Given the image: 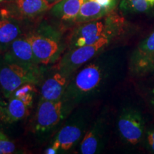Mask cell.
Segmentation results:
<instances>
[{"mask_svg": "<svg viewBox=\"0 0 154 154\" xmlns=\"http://www.w3.org/2000/svg\"><path fill=\"white\" fill-rule=\"evenodd\" d=\"M7 6L0 7V56L23 34V22Z\"/></svg>", "mask_w": 154, "mask_h": 154, "instance_id": "cell-10", "label": "cell"}, {"mask_svg": "<svg viewBox=\"0 0 154 154\" xmlns=\"http://www.w3.org/2000/svg\"><path fill=\"white\" fill-rule=\"evenodd\" d=\"M2 59L8 62L38 64L26 34H22L9 45L2 55Z\"/></svg>", "mask_w": 154, "mask_h": 154, "instance_id": "cell-13", "label": "cell"}, {"mask_svg": "<svg viewBox=\"0 0 154 154\" xmlns=\"http://www.w3.org/2000/svg\"><path fill=\"white\" fill-rule=\"evenodd\" d=\"M111 11L103 7L95 0H85L76 17V24L96 20L105 17Z\"/></svg>", "mask_w": 154, "mask_h": 154, "instance_id": "cell-16", "label": "cell"}, {"mask_svg": "<svg viewBox=\"0 0 154 154\" xmlns=\"http://www.w3.org/2000/svg\"><path fill=\"white\" fill-rule=\"evenodd\" d=\"M12 0H0V7H3V6L7 5L9 4Z\"/></svg>", "mask_w": 154, "mask_h": 154, "instance_id": "cell-25", "label": "cell"}, {"mask_svg": "<svg viewBox=\"0 0 154 154\" xmlns=\"http://www.w3.org/2000/svg\"><path fill=\"white\" fill-rule=\"evenodd\" d=\"M127 32L126 19L113 11L101 19L78 24L69 36L66 50L93 44L103 38H124Z\"/></svg>", "mask_w": 154, "mask_h": 154, "instance_id": "cell-2", "label": "cell"}, {"mask_svg": "<svg viewBox=\"0 0 154 154\" xmlns=\"http://www.w3.org/2000/svg\"><path fill=\"white\" fill-rule=\"evenodd\" d=\"M17 146L7 134L0 131V154L17 153Z\"/></svg>", "mask_w": 154, "mask_h": 154, "instance_id": "cell-22", "label": "cell"}, {"mask_svg": "<svg viewBox=\"0 0 154 154\" xmlns=\"http://www.w3.org/2000/svg\"><path fill=\"white\" fill-rule=\"evenodd\" d=\"M140 77H151L154 79V59L149 63Z\"/></svg>", "mask_w": 154, "mask_h": 154, "instance_id": "cell-24", "label": "cell"}, {"mask_svg": "<svg viewBox=\"0 0 154 154\" xmlns=\"http://www.w3.org/2000/svg\"><path fill=\"white\" fill-rule=\"evenodd\" d=\"M45 1H47V2L51 6V5H54V4H56L57 2H59L60 0H45Z\"/></svg>", "mask_w": 154, "mask_h": 154, "instance_id": "cell-27", "label": "cell"}, {"mask_svg": "<svg viewBox=\"0 0 154 154\" xmlns=\"http://www.w3.org/2000/svg\"><path fill=\"white\" fill-rule=\"evenodd\" d=\"M85 0H60L49 9L50 14L54 18L65 24L76 22L81 7Z\"/></svg>", "mask_w": 154, "mask_h": 154, "instance_id": "cell-15", "label": "cell"}, {"mask_svg": "<svg viewBox=\"0 0 154 154\" xmlns=\"http://www.w3.org/2000/svg\"><path fill=\"white\" fill-rule=\"evenodd\" d=\"M72 75L63 73L56 69L45 76L40 88L39 100L59 101L62 99Z\"/></svg>", "mask_w": 154, "mask_h": 154, "instance_id": "cell-12", "label": "cell"}, {"mask_svg": "<svg viewBox=\"0 0 154 154\" xmlns=\"http://www.w3.org/2000/svg\"><path fill=\"white\" fill-rule=\"evenodd\" d=\"M119 9L124 14H139L152 8L146 0H120Z\"/></svg>", "mask_w": 154, "mask_h": 154, "instance_id": "cell-18", "label": "cell"}, {"mask_svg": "<svg viewBox=\"0 0 154 154\" xmlns=\"http://www.w3.org/2000/svg\"><path fill=\"white\" fill-rule=\"evenodd\" d=\"M36 93V85L33 84H26L17 88L11 96H15L21 99L25 104L30 108L33 105V101Z\"/></svg>", "mask_w": 154, "mask_h": 154, "instance_id": "cell-19", "label": "cell"}, {"mask_svg": "<svg viewBox=\"0 0 154 154\" xmlns=\"http://www.w3.org/2000/svg\"><path fill=\"white\" fill-rule=\"evenodd\" d=\"M99 5L104 8L109 9V11H113L115 10L120 0H95Z\"/></svg>", "mask_w": 154, "mask_h": 154, "instance_id": "cell-23", "label": "cell"}, {"mask_svg": "<svg viewBox=\"0 0 154 154\" xmlns=\"http://www.w3.org/2000/svg\"><path fill=\"white\" fill-rule=\"evenodd\" d=\"M147 83L140 86V94L146 106L154 116V81Z\"/></svg>", "mask_w": 154, "mask_h": 154, "instance_id": "cell-20", "label": "cell"}, {"mask_svg": "<svg viewBox=\"0 0 154 154\" xmlns=\"http://www.w3.org/2000/svg\"><path fill=\"white\" fill-rule=\"evenodd\" d=\"M128 67L125 48L111 47L77 69L62 99L74 109L97 101L121 82Z\"/></svg>", "mask_w": 154, "mask_h": 154, "instance_id": "cell-1", "label": "cell"}, {"mask_svg": "<svg viewBox=\"0 0 154 154\" xmlns=\"http://www.w3.org/2000/svg\"><path fill=\"white\" fill-rule=\"evenodd\" d=\"M146 125L143 111L137 106L128 104L121 108L116 119L117 134L121 143L129 149L141 146Z\"/></svg>", "mask_w": 154, "mask_h": 154, "instance_id": "cell-6", "label": "cell"}, {"mask_svg": "<svg viewBox=\"0 0 154 154\" xmlns=\"http://www.w3.org/2000/svg\"><path fill=\"white\" fill-rule=\"evenodd\" d=\"M7 106L4 108V121L8 124L17 122L24 119L29 112V107L22 100L11 96L9 99Z\"/></svg>", "mask_w": 154, "mask_h": 154, "instance_id": "cell-17", "label": "cell"}, {"mask_svg": "<svg viewBox=\"0 0 154 154\" xmlns=\"http://www.w3.org/2000/svg\"><path fill=\"white\" fill-rule=\"evenodd\" d=\"M4 121V108L0 105V124Z\"/></svg>", "mask_w": 154, "mask_h": 154, "instance_id": "cell-26", "label": "cell"}, {"mask_svg": "<svg viewBox=\"0 0 154 154\" xmlns=\"http://www.w3.org/2000/svg\"><path fill=\"white\" fill-rule=\"evenodd\" d=\"M146 1H147V2L149 4V5L151 6V8L154 7V0H146Z\"/></svg>", "mask_w": 154, "mask_h": 154, "instance_id": "cell-28", "label": "cell"}, {"mask_svg": "<svg viewBox=\"0 0 154 154\" xmlns=\"http://www.w3.org/2000/svg\"><path fill=\"white\" fill-rule=\"evenodd\" d=\"M26 36L38 64L47 66L57 63L66 51L62 32L47 20L40 22Z\"/></svg>", "mask_w": 154, "mask_h": 154, "instance_id": "cell-3", "label": "cell"}, {"mask_svg": "<svg viewBox=\"0 0 154 154\" xmlns=\"http://www.w3.org/2000/svg\"><path fill=\"white\" fill-rule=\"evenodd\" d=\"M122 39L124 38L118 37L103 38L93 44L66 50L55 68L65 74L72 75L94 58L118 45Z\"/></svg>", "mask_w": 154, "mask_h": 154, "instance_id": "cell-7", "label": "cell"}, {"mask_svg": "<svg viewBox=\"0 0 154 154\" xmlns=\"http://www.w3.org/2000/svg\"><path fill=\"white\" fill-rule=\"evenodd\" d=\"M154 59V30L142 39L128 57V72L140 77L149 63Z\"/></svg>", "mask_w": 154, "mask_h": 154, "instance_id": "cell-11", "label": "cell"}, {"mask_svg": "<svg viewBox=\"0 0 154 154\" xmlns=\"http://www.w3.org/2000/svg\"><path fill=\"white\" fill-rule=\"evenodd\" d=\"M74 109L63 99L59 101L39 100L34 119V133L43 135L52 131Z\"/></svg>", "mask_w": 154, "mask_h": 154, "instance_id": "cell-8", "label": "cell"}, {"mask_svg": "<svg viewBox=\"0 0 154 154\" xmlns=\"http://www.w3.org/2000/svg\"><path fill=\"white\" fill-rule=\"evenodd\" d=\"M6 6L23 20L37 18L51 8L45 0H12Z\"/></svg>", "mask_w": 154, "mask_h": 154, "instance_id": "cell-14", "label": "cell"}, {"mask_svg": "<svg viewBox=\"0 0 154 154\" xmlns=\"http://www.w3.org/2000/svg\"><path fill=\"white\" fill-rule=\"evenodd\" d=\"M110 123V112L107 107H104L88 127L79 145V153L81 154L102 153L109 140Z\"/></svg>", "mask_w": 154, "mask_h": 154, "instance_id": "cell-9", "label": "cell"}, {"mask_svg": "<svg viewBox=\"0 0 154 154\" xmlns=\"http://www.w3.org/2000/svg\"><path fill=\"white\" fill-rule=\"evenodd\" d=\"M141 147L149 153H154V124L146 125Z\"/></svg>", "mask_w": 154, "mask_h": 154, "instance_id": "cell-21", "label": "cell"}, {"mask_svg": "<svg viewBox=\"0 0 154 154\" xmlns=\"http://www.w3.org/2000/svg\"><path fill=\"white\" fill-rule=\"evenodd\" d=\"M90 111L81 108L69 116L44 151L47 154L66 153L79 145L90 126Z\"/></svg>", "mask_w": 154, "mask_h": 154, "instance_id": "cell-5", "label": "cell"}, {"mask_svg": "<svg viewBox=\"0 0 154 154\" xmlns=\"http://www.w3.org/2000/svg\"><path fill=\"white\" fill-rule=\"evenodd\" d=\"M47 66L24 64L0 60V90L9 99L17 88L26 84H42L48 73Z\"/></svg>", "mask_w": 154, "mask_h": 154, "instance_id": "cell-4", "label": "cell"}]
</instances>
